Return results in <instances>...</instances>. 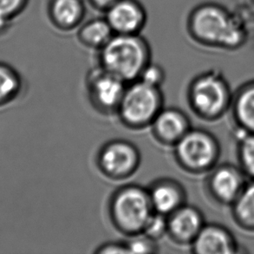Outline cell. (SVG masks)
I'll return each mask as SVG.
<instances>
[{
	"instance_id": "cell-1",
	"label": "cell",
	"mask_w": 254,
	"mask_h": 254,
	"mask_svg": "<svg viewBox=\"0 0 254 254\" xmlns=\"http://www.w3.org/2000/svg\"><path fill=\"white\" fill-rule=\"evenodd\" d=\"M188 29L196 43L209 48L236 50L246 40L244 26L230 11L217 3L195 7L189 15Z\"/></svg>"
},
{
	"instance_id": "cell-2",
	"label": "cell",
	"mask_w": 254,
	"mask_h": 254,
	"mask_svg": "<svg viewBox=\"0 0 254 254\" xmlns=\"http://www.w3.org/2000/svg\"><path fill=\"white\" fill-rule=\"evenodd\" d=\"M99 52L100 66L127 83L137 80L151 62L149 45L140 34H115Z\"/></svg>"
},
{
	"instance_id": "cell-3",
	"label": "cell",
	"mask_w": 254,
	"mask_h": 254,
	"mask_svg": "<svg viewBox=\"0 0 254 254\" xmlns=\"http://www.w3.org/2000/svg\"><path fill=\"white\" fill-rule=\"evenodd\" d=\"M155 213L148 189L135 184L117 189L109 203V214L114 227L127 237L141 234Z\"/></svg>"
},
{
	"instance_id": "cell-4",
	"label": "cell",
	"mask_w": 254,
	"mask_h": 254,
	"mask_svg": "<svg viewBox=\"0 0 254 254\" xmlns=\"http://www.w3.org/2000/svg\"><path fill=\"white\" fill-rule=\"evenodd\" d=\"M233 94L225 76L208 70L194 77L188 90V101L192 112L205 121L220 119L231 109Z\"/></svg>"
},
{
	"instance_id": "cell-5",
	"label": "cell",
	"mask_w": 254,
	"mask_h": 254,
	"mask_svg": "<svg viewBox=\"0 0 254 254\" xmlns=\"http://www.w3.org/2000/svg\"><path fill=\"white\" fill-rule=\"evenodd\" d=\"M162 109L161 88L135 80L127 83L117 114L124 126L131 129H142L150 127Z\"/></svg>"
},
{
	"instance_id": "cell-6",
	"label": "cell",
	"mask_w": 254,
	"mask_h": 254,
	"mask_svg": "<svg viewBox=\"0 0 254 254\" xmlns=\"http://www.w3.org/2000/svg\"><path fill=\"white\" fill-rule=\"evenodd\" d=\"M174 148L179 166L193 175L209 173L220 158V147L216 137L202 128H191Z\"/></svg>"
},
{
	"instance_id": "cell-7",
	"label": "cell",
	"mask_w": 254,
	"mask_h": 254,
	"mask_svg": "<svg viewBox=\"0 0 254 254\" xmlns=\"http://www.w3.org/2000/svg\"><path fill=\"white\" fill-rule=\"evenodd\" d=\"M96 164L107 178L121 181L129 178L141 164V154L135 145L124 139H115L102 146Z\"/></svg>"
},
{
	"instance_id": "cell-8",
	"label": "cell",
	"mask_w": 254,
	"mask_h": 254,
	"mask_svg": "<svg viewBox=\"0 0 254 254\" xmlns=\"http://www.w3.org/2000/svg\"><path fill=\"white\" fill-rule=\"evenodd\" d=\"M127 83L102 66L92 69L86 86L91 105L103 115L117 114Z\"/></svg>"
},
{
	"instance_id": "cell-9",
	"label": "cell",
	"mask_w": 254,
	"mask_h": 254,
	"mask_svg": "<svg viewBox=\"0 0 254 254\" xmlns=\"http://www.w3.org/2000/svg\"><path fill=\"white\" fill-rule=\"evenodd\" d=\"M246 178L239 166L217 165L206 179V192L219 205L232 206L248 183Z\"/></svg>"
},
{
	"instance_id": "cell-10",
	"label": "cell",
	"mask_w": 254,
	"mask_h": 254,
	"mask_svg": "<svg viewBox=\"0 0 254 254\" xmlns=\"http://www.w3.org/2000/svg\"><path fill=\"white\" fill-rule=\"evenodd\" d=\"M115 34L137 35L144 28L147 12L138 0H118L105 11Z\"/></svg>"
},
{
	"instance_id": "cell-11",
	"label": "cell",
	"mask_w": 254,
	"mask_h": 254,
	"mask_svg": "<svg viewBox=\"0 0 254 254\" xmlns=\"http://www.w3.org/2000/svg\"><path fill=\"white\" fill-rule=\"evenodd\" d=\"M168 235L182 246H191L205 225L201 211L187 203L167 216Z\"/></svg>"
},
{
	"instance_id": "cell-12",
	"label": "cell",
	"mask_w": 254,
	"mask_h": 254,
	"mask_svg": "<svg viewBox=\"0 0 254 254\" xmlns=\"http://www.w3.org/2000/svg\"><path fill=\"white\" fill-rule=\"evenodd\" d=\"M150 127L159 143L170 147L177 144L192 128L188 115L177 108H163Z\"/></svg>"
},
{
	"instance_id": "cell-13",
	"label": "cell",
	"mask_w": 254,
	"mask_h": 254,
	"mask_svg": "<svg viewBox=\"0 0 254 254\" xmlns=\"http://www.w3.org/2000/svg\"><path fill=\"white\" fill-rule=\"evenodd\" d=\"M190 247L192 253L197 254L239 253V245L233 234L218 224H205Z\"/></svg>"
},
{
	"instance_id": "cell-14",
	"label": "cell",
	"mask_w": 254,
	"mask_h": 254,
	"mask_svg": "<svg viewBox=\"0 0 254 254\" xmlns=\"http://www.w3.org/2000/svg\"><path fill=\"white\" fill-rule=\"evenodd\" d=\"M148 191L155 212L166 216L186 204L185 189L173 179H159L148 188Z\"/></svg>"
},
{
	"instance_id": "cell-15",
	"label": "cell",
	"mask_w": 254,
	"mask_h": 254,
	"mask_svg": "<svg viewBox=\"0 0 254 254\" xmlns=\"http://www.w3.org/2000/svg\"><path fill=\"white\" fill-rule=\"evenodd\" d=\"M238 134H254V81L240 88L231 105Z\"/></svg>"
},
{
	"instance_id": "cell-16",
	"label": "cell",
	"mask_w": 254,
	"mask_h": 254,
	"mask_svg": "<svg viewBox=\"0 0 254 254\" xmlns=\"http://www.w3.org/2000/svg\"><path fill=\"white\" fill-rule=\"evenodd\" d=\"M49 15L52 24L61 31H71L83 23L85 6L83 0H52Z\"/></svg>"
},
{
	"instance_id": "cell-17",
	"label": "cell",
	"mask_w": 254,
	"mask_h": 254,
	"mask_svg": "<svg viewBox=\"0 0 254 254\" xmlns=\"http://www.w3.org/2000/svg\"><path fill=\"white\" fill-rule=\"evenodd\" d=\"M115 32L105 17L94 18L80 26L77 38L80 43L90 49L101 50L113 38Z\"/></svg>"
},
{
	"instance_id": "cell-18",
	"label": "cell",
	"mask_w": 254,
	"mask_h": 254,
	"mask_svg": "<svg viewBox=\"0 0 254 254\" xmlns=\"http://www.w3.org/2000/svg\"><path fill=\"white\" fill-rule=\"evenodd\" d=\"M231 208L235 223L244 230L254 232V181L247 183Z\"/></svg>"
},
{
	"instance_id": "cell-19",
	"label": "cell",
	"mask_w": 254,
	"mask_h": 254,
	"mask_svg": "<svg viewBox=\"0 0 254 254\" xmlns=\"http://www.w3.org/2000/svg\"><path fill=\"white\" fill-rule=\"evenodd\" d=\"M237 155L239 167L254 181V134H238Z\"/></svg>"
},
{
	"instance_id": "cell-20",
	"label": "cell",
	"mask_w": 254,
	"mask_h": 254,
	"mask_svg": "<svg viewBox=\"0 0 254 254\" xmlns=\"http://www.w3.org/2000/svg\"><path fill=\"white\" fill-rule=\"evenodd\" d=\"M19 80L12 70L0 65V103L11 98L19 89Z\"/></svg>"
},
{
	"instance_id": "cell-21",
	"label": "cell",
	"mask_w": 254,
	"mask_h": 254,
	"mask_svg": "<svg viewBox=\"0 0 254 254\" xmlns=\"http://www.w3.org/2000/svg\"><path fill=\"white\" fill-rule=\"evenodd\" d=\"M142 234L155 241L162 239L164 235L168 234L167 216L155 212L148 220Z\"/></svg>"
},
{
	"instance_id": "cell-22",
	"label": "cell",
	"mask_w": 254,
	"mask_h": 254,
	"mask_svg": "<svg viewBox=\"0 0 254 254\" xmlns=\"http://www.w3.org/2000/svg\"><path fill=\"white\" fill-rule=\"evenodd\" d=\"M129 238V241L125 242L128 254H155L158 252L156 241L144 234H138Z\"/></svg>"
},
{
	"instance_id": "cell-23",
	"label": "cell",
	"mask_w": 254,
	"mask_h": 254,
	"mask_svg": "<svg viewBox=\"0 0 254 254\" xmlns=\"http://www.w3.org/2000/svg\"><path fill=\"white\" fill-rule=\"evenodd\" d=\"M165 72L161 66L150 62L145 67L137 80H141L149 85L161 88L165 81Z\"/></svg>"
},
{
	"instance_id": "cell-24",
	"label": "cell",
	"mask_w": 254,
	"mask_h": 254,
	"mask_svg": "<svg viewBox=\"0 0 254 254\" xmlns=\"http://www.w3.org/2000/svg\"><path fill=\"white\" fill-rule=\"evenodd\" d=\"M25 0H0V27L7 17L20 10Z\"/></svg>"
},
{
	"instance_id": "cell-25",
	"label": "cell",
	"mask_w": 254,
	"mask_h": 254,
	"mask_svg": "<svg viewBox=\"0 0 254 254\" xmlns=\"http://www.w3.org/2000/svg\"><path fill=\"white\" fill-rule=\"evenodd\" d=\"M96 254H128L125 242H107L96 248Z\"/></svg>"
},
{
	"instance_id": "cell-26",
	"label": "cell",
	"mask_w": 254,
	"mask_h": 254,
	"mask_svg": "<svg viewBox=\"0 0 254 254\" xmlns=\"http://www.w3.org/2000/svg\"><path fill=\"white\" fill-rule=\"evenodd\" d=\"M89 4L92 5L96 10L106 11L114 3H117L118 0H88Z\"/></svg>"
}]
</instances>
